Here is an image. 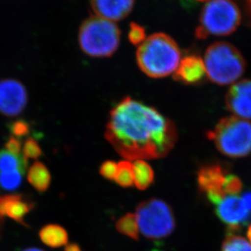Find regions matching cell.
<instances>
[{
    "label": "cell",
    "instance_id": "ac0fdd59",
    "mask_svg": "<svg viewBox=\"0 0 251 251\" xmlns=\"http://www.w3.org/2000/svg\"><path fill=\"white\" fill-rule=\"evenodd\" d=\"M28 162L23 155L12 154L6 150H0V173L25 172Z\"/></svg>",
    "mask_w": 251,
    "mask_h": 251
},
{
    "label": "cell",
    "instance_id": "7c38bea8",
    "mask_svg": "<svg viewBox=\"0 0 251 251\" xmlns=\"http://www.w3.org/2000/svg\"><path fill=\"white\" fill-rule=\"evenodd\" d=\"M225 106L238 118L251 119V79L241 80L231 86L225 96Z\"/></svg>",
    "mask_w": 251,
    "mask_h": 251
},
{
    "label": "cell",
    "instance_id": "7402d4cb",
    "mask_svg": "<svg viewBox=\"0 0 251 251\" xmlns=\"http://www.w3.org/2000/svg\"><path fill=\"white\" fill-rule=\"evenodd\" d=\"M22 155L25 159H39L43 155L42 150L39 142L35 139L32 137L27 138L22 146Z\"/></svg>",
    "mask_w": 251,
    "mask_h": 251
},
{
    "label": "cell",
    "instance_id": "ba28073f",
    "mask_svg": "<svg viewBox=\"0 0 251 251\" xmlns=\"http://www.w3.org/2000/svg\"><path fill=\"white\" fill-rule=\"evenodd\" d=\"M229 174L222 165L208 164L201 167L198 172L199 190L205 193L212 205H216L226 197L225 185Z\"/></svg>",
    "mask_w": 251,
    "mask_h": 251
},
{
    "label": "cell",
    "instance_id": "3957f363",
    "mask_svg": "<svg viewBox=\"0 0 251 251\" xmlns=\"http://www.w3.org/2000/svg\"><path fill=\"white\" fill-rule=\"evenodd\" d=\"M203 61L208 78L220 86L234 83L247 69L242 54L227 42H216L208 47Z\"/></svg>",
    "mask_w": 251,
    "mask_h": 251
},
{
    "label": "cell",
    "instance_id": "d6986e66",
    "mask_svg": "<svg viewBox=\"0 0 251 251\" xmlns=\"http://www.w3.org/2000/svg\"><path fill=\"white\" fill-rule=\"evenodd\" d=\"M116 228L121 234L130 237L131 239L139 240V225L136 215L133 213H127L120 218L116 223Z\"/></svg>",
    "mask_w": 251,
    "mask_h": 251
},
{
    "label": "cell",
    "instance_id": "5b68a950",
    "mask_svg": "<svg viewBox=\"0 0 251 251\" xmlns=\"http://www.w3.org/2000/svg\"><path fill=\"white\" fill-rule=\"evenodd\" d=\"M206 136L226 157L242 158L251 152V123L247 119L225 117Z\"/></svg>",
    "mask_w": 251,
    "mask_h": 251
},
{
    "label": "cell",
    "instance_id": "f546056e",
    "mask_svg": "<svg viewBox=\"0 0 251 251\" xmlns=\"http://www.w3.org/2000/svg\"><path fill=\"white\" fill-rule=\"evenodd\" d=\"M22 251H44V250L39 249V248H37V247H29V248H26V249H24Z\"/></svg>",
    "mask_w": 251,
    "mask_h": 251
},
{
    "label": "cell",
    "instance_id": "2e32d148",
    "mask_svg": "<svg viewBox=\"0 0 251 251\" xmlns=\"http://www.w3.org/2000/svg\"><path fill=\"white\" fill-rule=\"evenodd\" d=\"M39 236L41 242L51 248L66 246L69 240L67 231L58 225H45L39 231Z\"/></svg>",
    "mask_w": 251,
    "mask_h": 251
},
{
    "label": "cell",
    "instance_id": "9c48e42d",
    "mask_svg": "<svg viewBox=\"0 0 251 251\" xmlns=\"http://www.w3.org/2000/svg\"><path fill=\"white\" fill-rule=\"evenodd\" d=\"M215 214L225 225L228 233H235L249 224L251 213L247 210L242 198L238 196H226L215 205Z\"/></svg>",
    "mask_w": 251,
    "mask_h": 251
},
{
    "label": "cell",
    "instance_id": "f1b7e54d",
    "mask_svg": "<svg viewBox=\"0 0 251 251\" xmlns=\"http://www.w3.org/2000/svg\"><path fill=\"white\" fill-rule=\"evenodd\" d=\"M65 251H83L81 249V247L75 243H70L65 246Z\"/></svg>",
    "mask_w": 251,
    "mask_h": 251
},
{
    "label": "cell",
    "instance_id": "8fae6325",
    "mask_svg": "<svg viewBox=\"0 0 251 251\" xmlns=\"http://www.w3.org/2000/svg\"><path fill=\"white\" fill-rule=\"evenodd\" d=\"M28 94L24 85L15 79L0 81V114L13 118L24 111Z\"/></svg>",
    "mask_w": 251,
    "mask_h": 251
},
{
    "label": "cell",
    "instance_id": "44dd1931",
    "mask_svg": "<svg viewBox=\"0 0 251 251\" xmlns=\"http://www.w3.org/2000/svg\"><path fill=\"white\" fill-rule=\"evenodd\" d=\"M220 251H251V244L240 235L228 233L223 242Z\"/></svg>",
    "mask_w": 251,
    "mask_h": 251
},
{
    "label": "cell",
    "instance_id": "484cf974",
    "mask_svg": "<svg viewBox=\"0 0 251 251\" xmlns=\"http://www.w3.org/2000/svg\"><path fill=\"white\" fill-rule=\"evenodd\" d=\"M118 173V163L114 161H105L102 163L100 167V174L104 177V179L114 180L116 178Z\"/></svg>",
    "mask_w": 251,
    "mask_h": 251
},
{
    "label": "cell",
    "instance_id": "d6a6232c",
    "mask_svg": "<svg viewBox=\"0 0 251 251\" xmlns=\"http://www.w3.org/2000/svg\"><path fill=\"white\" fill-rule=\"evenodd\" d=\"M198 1H206V0H198Z\"/></svg>",
    "mask_w": 251,
    "mask_h": 251
},
{
    "label": "cell",
    "instance_id": "52a82bcc",
    "mask_svg": "<svg viewBox=\"0 0 251 251\" xmlns=\"http://www.w3.org/2000/svg\"><path fill=\"white\" fill-rule=\"evenodd\" d=\"M140 232L149 239L169 237L176 228V218L171 205L159 198H150L136 208Z\"/></svg>",
    "mask_w": 251,
    "mask_h": 251
},
{
    "label": "cell",
    "instance_id": "6da1fadb",
    "mask_svg": "<svg viewBox=\"0 0 251 251\" xmlns=\"http://www.w3.org/2000/svg\"><path fill=\"white\" fill-rule=\"evenodd\" d=\"M105 139L127 161L167 157L178 140L174 123L154 107L124 97L109 113Z\"/></svg>",
    "mask_w": 251,
    "mask_h": 251
},
{
    "label": "cell",
    "instance_id": "4dcf8cb0",
    "mask_svg": "<svg viewBox=\"0 0 251 251\" xmlns=\"http://www.w3.org/2000/svg\"><path fill=\"white\" fill-rule=\"evenodd\" d=\"M247 234V237H248V241H249L250 243L251 244V225H250L249 227H248Z\"/></svg>",
    "mask_w": 251,
    "mask_h": 251
},
{
    "label": "cell",
    "instance_id": "277c9868",
    "mask_svg": "<svg viewBox=\"0 0 251 251\" xmlns=\"http://www.w3.org/2000/svg\"><path fill=\"white\" fill-rule=\"evenodd\" d=\"M121 31L109 20L93 16L82 22L78 33L80 48L93 57L111 56L119 49Z\"/></svg>",
    "mask_w": 251,
    "mask_h": 251
},
{
    "label": "cell",
    "instance_id": "ffe728a7",
    "mask_svg": "<svg viewBox=\"0 0 251 251\" xmlns=\"http://www.w3.org/2000/svg\"><path fill=\"white\" fill-rule=\"evenodd\" d=\"M119 186L130 188L134 184L133 164L127 160H124L118 163V173L114 179Z\"/></svg>",
    "mask_w": 251,
    "mask_h": 251
},
{
    "label": "cell",
    "instance_id": "cb8c5ba5",
    "mask_svg": "<svg viewBox=\"0 0 251 251\" xmlns=\"http://www.w3.org/2000/svg\"><path fill=\"white\" fill-rule=\"evenodd\" d=\"M243 183L242 179L236 175H227L225 185V193L226 196H237L242 191Z\"/></svg>",
    "mask_w": 251,
    "mask_h": 251
},
{
    "label": "cell",
    "instance_id": "30bf717a",
    "mask_svg": "<svg viewBox=\"0 0 251 251\" xmlns=\"http://www.w3.org/2000/svg\"><path fill=\"white\" fill-rule=\"evenodd\" d=\"M34 205L31 198L23 193L0 194V237L6 219L28 227L25 219L34 210Z\"/></svg>",
    "mask_w": 251,
    "mask_h": 251
},
{
    "label": "cell",
    "instance_id": "8992f818",
    "mask_svg": "<svg viewBox=\"0 0 251 251\" xmlns=\"http://www.w3.org/2000/svg\"><path fill=\"white\" fill-rule=\"evenodd\" d=\"M242 13L233 0H209L203 7L196 29L198 39L210 36H227L237 30Z\"/></svg>",
    "mask_w": 251,
    "mask_h": 251
},
{
    "label": "cell",
    "instance_id": "5bb4252c",
    "mask_svg": "<svg viewBox=\"0 0 251 251\" xmlns=\"http://www.w3.org/2000/svg\"><path fill=\"white\" fill-rule=\"evenodd\" d=\"M135 0H91L92 10L97 17L109 21L124 19L132 10Z\"/></svg>",
    "mask_w": 251,
    "mask_h": 251
},
{
    "label": "cell",
    "instance_id": "9a60e30c",
    "mask_svg": "<svg viewBox=\"0 0 251 251\" xmlns=\"http://www.w3.org/2000/svg\"><path fill=\"white\" fill-rule=\"evenodd\" d=\"M27 179L37 192L45 193L51 185V173L44 163L35 162L28 170Z\"/></svg>",
    "mask_w": 251,
    "mask_h": 251
},
{
    "label": "cell",
    "instance_id": "4fadbf2b",
    "mask_svg": "<svg viewBox=\"0 0 251 251\" xmlns=\"http://www.w3.org/2000/svg\"><path fill=\"white\" fill-rule=\"evenodd\" d=\"M206 75L203 59L197 55H189L182 59L173 74L174 79L186 85L198 84Z\"/></svg>",
    "mask_w": 251,
    "mask_h": 251
},
{
    "label": "cell",
    "instance_id": "83f0119b",
    "mask_svg": "<svg viewBox=\"0 0 251 251\" xmlns=\"http://www.w3.org/2000/svg\"><path fill=\"white\" fill-rule=\"evenodd\" d=\"M242 199L247 210H249L250 212L251 213V192H250V191L246 192L242 195Z\"/></svg>",
    "mask_w": 251,
    "mask_h": 251
},
{
    "label": "cell",
    "instance_id": "d4e9b609",
    "mask_svg": "<svg viewBox=\"0 0 251 251\" xmlns=\"http://www.w3.org/2000/svg\"><path fill=\"white\" fill-rule=\"evenodd\" d=\"M128 38L130 43L135 45L141 44L145 40V30L142 26L136 23H131Z\"/></svg>",
    "mask_w": 251,
    "mask_h": 251
},
{
    "label": "cell",
    "instance_id": "603a6c76",
    "mask_svg": "<svg viewBox=\"0 0 251 251\" xmlns=\"http://www.w3.org/2000/svg\"><path fill=\"white\" fill-rule=\"evenodd\" d=\"M7 128L10 132L12 133V136L18 139L26 136L29 135L30 131V126L28 122L23 119H18V120L11 122L7 125Z\"/></svg>",
    "mask_w": 251,
    "mask_h": 251
},
{
    "label": "cell",
    "instance_id": "4316f807",
    "mask_svg": "<svg viewBox=\"0 0 251 251\" xmlns=\"http://www.w3.org/2000/svg\"><path fill=\"white\" fill-rule=\"evenodd\" d=\"M4 150L7 152H11L12 154L22 155V142L21 139L11 136L9 139L5 142Z\"/></svg>",
    "mask_w": 251,
    "mask_h": 251
},
{
    "label": "cell",
    "instance_id": "e0dca14e",
    "mask_svg": "<svg viewBox=\"0 0 251 251\" xmlns=\"http://www.w3.org/2000/svg\"><path fill=\"white\" fill-rule=\"evenodd\" d=\"M134 183L139 190H146L154 183V172L145 160H136L133 163Z\"/></svg>",
    "mask_w": 251,
    "mask_h": 251
},
{
    "label": "cell",
    "instance_id": "1f68e13d",
    "mask_svg": "<svg viewBox=\"0 0 251 251\" xmlns=\"http://www.w3.org/2000/svg\"><path fill=\"white\" fill-rule=\"evenodd\" d=\"M247 2V5H248V7H249L250 12H251V0H246Z\"/></svg>",
    "mask_w": 251,
    "mask_h": 251
},
{
    "label": "cell",
    "instance_id": "7a4b0ae2",
    "mask_svg": "<svg viewBox=\"0 0 251 251\" xmlns=\"http://www.w3.org/2000/svg\"><path fill=\"white\" fill-rule=\"evenodd\" d=\"M136 61L147 76L162 78L174 74L181 61V51L174 39L163 33H157L140 44Z\"/></svg>",
    "mask_w": 251,
    "mask_h": 251
}]
</instances>
